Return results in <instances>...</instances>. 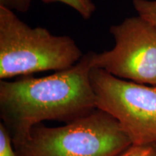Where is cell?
Here are the masks:
<instances>
[{
    "mask_svg": "<svg viewBox=\"0 0 156 156\" xmlns=\"http://www.w3.org/2000/svg\"><path fill=\"white\" fill-rule=\"evenodd\" d=\"M46 3L62 2L76 10L84 19H89L95 11V5L92 0H41Z\"/></svg>",
    "mask_w": 156,
    "mask_h": 156,
    "instance_id": "6",
    "label": "cell"
},
{
    "mask_svg": "<svg viewBox=\"0 0 156 156\" xmlns=\"http://www.w3.org/2000/svg\"><path fill=\"white\" fill-rule=\"evenodd\" d=\"M155 147H156V143H155Z\"/></svg>",
    "mask_w": 156,
    "mask_h": 156,
    "instance_id": "11",
    "label": "cell"
},
{
    "mask_svg": "<svg viewBox=\"0 0 156 156\" xmlns=\"http://www.w3.org/2000/svg\"><path fill=\"white\" fill-rule=\"evenodd\" d=\"M93 51L69 69L44 77L0 82V112L15 148L44 120H71L96 108L90 79Z\"/></svg>",
    "mask_w": 156,
    "mask_h": 156,
    "instance_id": "1",
    "label": "cell"
},
{
    "mask_svg": "<svg viewBox=\"0 0 156 156\" xmlns=\"http://www.w3.org/2000/svg\"><path fill=\"white\" fill-rule=\"evenodd\" d=\"M10 134L2 122L0 124V156H18L12 148Z\"/></svg>",
    "mask_w": 156,
    "mask_h": 156,
    "instance_id": "8",
    "label": "cell"
},
{
    "mask_svg": "<svg viewBox=\"0 0 156 156\" xmlns=\"http://www.w3.org/2000/svg\"><path fill=\"white\" fill-rule=\"evenodd\" d=\"M132 145L116 119L98 110L58 127L35 126L18 156H116Z\"/></svg>",
    "mask_w": 156,
    "mask_h": 156,
    "instance_id": "3",
    "label": "cell"
},
{
    "mask_svg": "<svg viewBox=\"0 0 156 156\" xmlns=\"http://www.w3.org/2000/svg\"><path fill=\"white\" fill-rule=\"evenodd\" d=\"M133 5L138 15L156 29V0H133Z\"/></svg>",
    "mask_w": 156,
    "mask_h": 156,
    "instance_id": "7",
    "label": "cell"
},
{
    "mask_svg": "<svg viewBox=\"0 0 156 156\" xmlns=\"http://www.w3.org/2000/svg\"><path fill=\"white\" fill-rule=\"evenodd\" d=\"M115 46L93 52L92 66L111 75L140 84L156 86V29L138 15L113 25Z\"/></svg>",
    "mask_w": 156,
    "mask_h": 156,
    "instance_id": "5",
    "label": "cell"
},
{
    "mask_svg": "<svg viewBox=\"0 0 156 156\" xmlns=\"http://www.w3.org/2000/svg\"><path fill=\"white\" fill-rule=\"evenodd\" d=\"M116 156H156L155 143L151 145H132Z\"/></svg>",
    "mask_w": 156,
    "mask_h": 156,
    "instance_id": "9",
    "label": "cell"
},
{
    "mask_svg": "<svg viewBox=\"0 0 156 156\" xmlns=\"http://www.w3.org/2000/svg\"><path fill=\"white\" fill-rule=\"evenodd\" d=\"M32 0H0V6L12 11L26 12Z\"/></svg>",
    "mask_w": 156,
    "mask_h": 156,
    "instance_id": "10",
    "label": "cell"
},
{
    "mask_svg": "<svg viewBox=\"0 0 156 156\" xmlns=\"http://www.w3.org/2000/svg\"><path fill=\"white\" fill-rule=\"evenodd\" d=\"M73 38L54 36L47 29L31 28L14 12L0 6V78L39 72L62 71L83 57Z\"/></svg>",
    "mask_w": 156,
    "mask_h": 156,
    "instance_id": "2",
    "label": "cell"
},
{
    "mask_svg": "<svg viewBox=\"0 0 156 156\" xmlns=\"http://www.w3.org/2000/svg\"><path fill=\"white\" fill-rule=\"evenodd\" d=\"M90 79L96 109L116 119L132 145L156 143V86L124 80L94 67Z\"/></svg>",
    "mask_w": 156,
    "mask_h": 156,
    "instance_id": "4",
    "label": "cell"
}]
</instances>
